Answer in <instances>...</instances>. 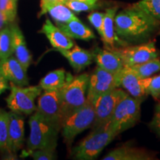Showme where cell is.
<instances>
[{
  "label": "cell",
  "instance_id": "cell-1",
  "mask_svg": "<svg viewBox=\"0 0 160 160\" xmlns=\"http://www.w3.org/2000/svg\"><path fill=\"white\" fill-rule=\"evenodd\" d=\"M160 28V22L133 4L117 13L116 34L122 43L145 42Z\"/></svg>",
  "mask_w": 160,
  "mask_h": 160
},
{
  "label": "cell",
  "instance_id": "cell-2",
  "mask_svg": "<svg viewBox=\"0 0 160 160\" xmlns=\"http://www.w3.org/2000/svg\"><path fill=\"white\" fill-rule=\"evenodd\" d=\"M119 134V132L111 125L110 121L105 125L93 128V131L72 150L73 159H96L106 146Z\"/></svg>",
  "mask_w": 160,
  "mask_h": 160
},
{
  "label": "cell",
  "instance_id": "cell-3",
  "mask_svg": "<svg viewBox=\"0 0 160 160\" xmlns=\"http://www.w3.org/2000/svg\"><path fill=\"white\" fill-rule=\"evenodd\" d=\"M29 125L31 133L27 142V151H24L25 155L37 149H56L58 133L61 130L57 125L50 122L37 111L30 118Z\"/></svg>",
  "mask_w": 160,
  "mask_h": 160
},
{
  "label": "cell",
  "instance_id": "cell-4",
  "mask_svg": "<svg viewBox=\"0 0 160 160\" xmlns=\"http://www.w3.org/2000/svg\"><path fill=\"white\" fill-rule=\"evenodd\" d=\"M89 78L87 73L77 76L59 90L61 94L62 124L66 118L85 103Z\"/></svg>",
  "mask_w": 160,
  "mask_h": 160
},
{
  "label": "cell",
  "instance_id": "cell-5",
  "mask_svg": "<svg viewBox=\"0 0 160 160\" xmlns=\"http://www.w3.org/2000/svg\"><path fill=\"white\" fill-rule=\"evenodd\" d=\"M94 119V104L87 99L81 108L66 118L62 124V133L65 141L71 143L78 134L92 127Z\"/></svg>",
  "mask_w": 160,
  "mask_h": 160
},
{
  "label": "cell",
  "instance_id": "cell-6",
  "mask_svg": "<svg viewBox=\"0 0 160 160\" xmlns=\"http://www.w3.org/2000/svg\"><path fill=\"white\" fill-rule=\"evenodd\" d=\"M11 93L5 99L8 108L15 113L30 115L37 110L35 99L42 93L39 85L21 87L11 83Z\"/></svg>",
  "mask_w": 160,
  "mask_h": 160
},
{
  "label": "cell",
  "instance_id": "cell-7",
  "mask_svg": "<svg viewBox=\"0 0 160 160\" xmlns=\"http://www.w3.org/2000/svg\"><path fill=\"white\" fill-rule=\"evenodd\" d=\"M144 99L128 95L119 103L110 120L119 133L131 128L139 121Z\"/></svg>",
  "mask_w": 160,
  "mask_h": 160
},
{
  "label": "cell",
  "instance_id": "cell-8",
  "mask_svg": "<svg viewBox=\"0 0 160 160\" xmlns=\"http://www.w3.org/2000/svg\"><path fill=\"white\" fill-rule=\"evenodd\" d=\"M128 95L125 91L117 88L99 96L94 103L95 119L92 128H95L108 122L119 103Z\"/></svg>",
  "mask_w": 160,
  "mask_h": 160
},
{
  "label": "cell",
  "instance_id": "cell-9",
  "mask_svg": "<svg viewBox=\"0 0 160 160\" xmlns=\"http://www.w3.org/2000/svg\"><path fill=\"white\" fill-rule=\"evenodd\" d=\"M119 73H110L97 66L89 78L87 99L94 104L99 96L119 88Z\"/></svg>",
  "mask_w": 160,
  "mask_h": 160
},
{
  "label": "cell",
  "instance_id": "cell-10",
  "mask_svg": "<svg viewBox=\"0 0 160 160\" xmlns=\"http://www.w3.org/2000/svg\"><path fill=\"white\" fill-rule=\"evenodd\" d=\"M115 51L122 59L124 65L127 67L144 63L157 58L159 56L153 41H150L140 45L118 48Z\"/></svg>",
  "mask_w": 160,
  "mask_h": 160
},
{
  "label": "cell",
  "instance_id": "cell-11",
  "mask_svg": "<svg viewBox=\"0 0 160 160\" xmlns=\"http://www.w3.org/2000/svg\"><path fill=\"white\" fill-rule=\"evenodd\" d=\"M36 111L61 129V94L59 90L45 91L39 98Z\"/></svg>",
  "mask_w": 160,
  "mask_h": 160
},
{
  "label": "cell",
  "instance_id": "cell-12",
  "mask_svg": "<svg viewBox=\"0 0 160 160\" xmlns=\"http://www.w3.org/2000/svg\"><path fill=\"white\" fill-rule=\"evenodd\" d=\"M0 72L8 81L18 86L28 85L27 71L14 57H11L0 61Z\"/></svg>",
  "mask_w": 160,
  "mask_h": 160
},
{
  "label": "cell",
  "instance_id": "cell-13",
  "mask_svg": "<svg viewBox=\"0 0 160 160\" xmlns=\"http://www.w3.org/2000/svg\"><path fill=\"white\" fill-rule=\"evenodd\" d=\"M8 114V153H16L23 146L25 122L19 113L11 111Z\"/></svg>",
  "mask_w": 160,
  "mask_h": 160
},
{
  "label": "cell",
  "instance_id": "cell-14",
  "mask_svg": "<svg viewBox=\"0 0 160 160\" xmlns=\"http://www.w3.org/2000/svg\"><path fill=\"white\" fill-rule=\"evenodd\" d=\"M119 87L125 88L133 97L145 98L147 96L143 79L140 78L131 67L125 66L119 73Z\"/></svg>",
  "mask_w": 160,
  "mask_h": 160
},
{
  "label": "cell",
  "instance_id": "cell-15",
  "mask_svg": "<svg viewBox=\"0 0 160 160\" xmlns=\"http://www.w3.org/2000/svg\"><path fill=\"white\" fill-rule=\"evenodd\" d=\"M103 160H153L154 155L145 149L124 145L112 150L102 158Z\"/></svg>",
  "mask_w": 160,
  "mask_h": 160
},
{
  "label": "cell",
  "instance_id": "cell-16",
  "mask_svg": "<svg viewBox=\"0 0 160 160\" xmlns=\"http://www.w3.org/2000/svg\"><path fill=\"white\" fill-rule=\"evenodd\" d=\"M55 51L59 52L68 60L70 65L76 72H80L91 65L94 59L93 51L82 49L78 45H75L73 48L62 49L57 48Z\"/></svg>",
  "mask_w": 160,
  "mask_h": 160
},
{
  "label": "cell",
  "instance_id": "cell-17",
  "mask_svg": "<svg viewBox=\"0 0 160 160\" xmlns=\"http://www.w3.org/2000/svg\"><path fill=\"white\" fill-rule=\"evenodd\" d=\"M93 52L97 66L106 71L118 73L125 67L122 59L115 50L97 48Z\"/></svg>",
  "mask_w": 160,
  "mask_h": 160
},
{
  "label": "cell",
  "instance_id": "cell-18",
  "mask_svg": "<svg viewBox=\"0 0 160 160\" xmlns=\"http://www.w3.org/2000/svg\"><path fill=\"white\" fill-rule=\"evenodd\" d=\"M39 32L46 36L50 43L55 49H71L74 45V42L71 38L68 37L57 26L53 25L49 19H46Z\"/></svg>",
  "mask_w": 160,
  "mask_h": 160
},
{
  "label": "cell",
  "instance_id": "cell-19",
  "mask_svg": "<svg viewBox=\"0 0 160 160\" xmlns=\"http://www.w3.org/2000/svg\"><path fill=\"white\" fill-rule=\"evenodd\" d=\"M117 6L106 9L104 17L102 35L101 37L105 49L111 51L117 48L116 47V42L122 43L116 34L114 28V18L117 14Z\"/></svg>",
  "mask_w": 160,
  "mask_h": 160
},
{
  "label": "cell",
  "instance_id": "cell-20",
  "mask_svg": "<svg viewBox=\"0 0 160 160\" xmlns=\"http://www.w3.org/2000/svg\"><path fill=\"white\" fill-rule=\"evenodd\" d=\"M10 28L13 35V53H15V57L27 71L32 62V57L26 45L25 37L17 25L13 24L10 25Z\"/></svg>",
  "mask_w": 160,
  "mask_h": 160
},
{
  "label": "cell",
  "instance_id": "cell-21",
  "mask_svg": "<svg viewBox=\"0 0 160 160\" xmlns=\"http://www.w3.org/2000/svg\"><path fill=\"white\" fill-rule=\"evenodd\" d=\"M57 25L71 39L89 41L96 38L92 30L82 22L79 19L72 20L67 23H57Z\"/></svg>",
  "mask_w": 160,
  "mask_h": 160
},
{
  "label": "cell",
  "instance_id": "cell-22",
  "mask_svg": "<svg viewBox=\"0 0 160 160\" xmlns=\"http://www.w3.org/2000/svg\"><path fill=\"white\" fill-rule=\"evenodd\" d=\"M73 79L70 73L64 69H57L50 72L40 80L39 86L45 91H57Z\"/></svg>",
  "mask_w": 160,
  "mask_h": 160
},
{
  "label": "cell",
  "instance_id": "cell-23",
  "mask_svg": "<svg viewBox=\"0 0 160 160\" xmlns=\"http://www.w3.org/2000/svg\"><path fill=\"white\" fill-rule=\"evenodd\" d=\"M48 13L56 23H67L72 20L79 19L65 4H51L41 8L39 17Z\"/></svg>",
  "mask_w": 160,
  "mask_h": 160
},
{
  "label": "cell",
  "instance_id": "cell-24",
  "mask_svg": "<svg viewBox=\"0 0 160 160\" xmlns=\"http://www.w3.org/2000/svg\"><path fill=\"white\" fill-rule=\"evenodd\" d=\"M13 53V35L10 26L0 30V61Z\"/></svg>",
  "mask_w": 160,
  "mask_h": 160
},
{
  "label": "cell",
  "instance_id": "cell-25",
  "mask_svg": "<svg viewBox=\"0 0 160 160\" xmlns=\"http://www.w3.org/2000/svg\"><path fill=\"white\" fill-rule=\"evenodd\" d=\"M131 68L140 79H145L160 71V59L157 57Z\"/></svg>",
  "mask_w": 160,
  "mask_h": 160
},
{
  "label": "cell",
  "instance_id": "cell-26",
  "mask_svg": "<svg viewBox=\"0 0 160 160\" xmlns=\"http://www.w3.org/2000/svg\"><path fill=\"white\" fill-rule=\"evenodd\" d=\"M9 114L5 110L0 109V151L8 153Z\"/></svg>",
  "mask_w": 160,
  "mask_h": 160
},
{
  "label": "cell",
  "instance_id": "cell-27",
  "mask_svg": "<svg viewBox=\"0 0 160 160\" xmlns=\"http://www.w3.org/2000/svg\"><path fill=\"white\" fill-rule=\"evenodd\" d=\"M133 5L160 22V0H140Z\"/></svg>",
  "mask_w": 160,
  "mask_h": 160
},
{
  "label": "cell",
  "instance_id": "cell-28",
  "mask_svg": "<svg viewBox=\"0 0 160 160\" xmlns=\"http://www.w3.org/2000/svg\"><path fill=\"white\" fill-rule=\"evenodd\" d=\"M143 81L147 94L151 95L155 99L160 100V73L143 79Z\"/></svg>",
  "mask_w": 160,
  "mask_h": 160
},
{
  "label": "cell",
  "instance_id": "cell-29",
  "mask_svg": "<svg viewBox=\"0 0 160 160\" xmlns=\"http://www.w3.org/2000/svg\"><path fill=\"white\" fill-rule=\"evenodd\" d=\"M65 5L68 6L71 11L80 13L82 11H92L99 8L100 6L99 2L90 3L86 2L77 1V0H68Z\"/></svg>",
  "mask_w": 160,
  "mask_h": 160
},
{
  "label": "cell",
  "instance_id": "cell-30",
  "mask_svg": "<svg viewBox=\"0 0 160 160\" xmlns=\"http://www.w3.org/2000/svg\"><path fill=\"white\" fill-rule=\"evenodd\" d=\"M17 0H0V11L7 17L9 22L14 21L17 16Z\"/></svg>",
  "mask_w": 160,
  "mask_h": 160
},
{
  "label": "cell",
  "instance_id": "cell-31",
  "mask_svg": "<svg viewBox=\"0 0 160 160\" xmlns=\"http://www.w3.org/2000/svg\"><path fill=\"white\" fill-rule=\"evenodd\" d=\"M27 156H30L35 160H53L57 159L56 149L53 148L37 149L27 153L25 157Z\"/></svg>",
  "mask_w": 160,
  "mask_h": 160
},
{
  "label": "cell",
  "instance_id": "cell-32",
  "mask_svg": "<svg viewBox=\"0 0 160 160\" xmlns=\"http://www.w3.org/2000/svg\"><path fill=\"white\" fill-rule=\"evenodd\" d=\"M104 17H105V13H100V12H93L88 17L90 22L95 28L100 37L102 35Z\"/></svg>",
  "mask_w": 160,
  "mask_h": 160
},
{
  "label": "cell",
  "instance_id": "cell-33",
  "mask_svg": "<svg viewBox=\"0 0 160 160\" xmlns=\"http://www.w3.org/2000/svg\"><path fill=\"white\" fill-rule=\"evenodd\" d=\"M150 127L160 137V102L155 108V112Z\"/></svg>",
  "mask_w": 160,
  "mask_h": 160
},
{
  "label": "cell",
  "instance_id": "cell-34",
  "mask_svg": "<svg viewBox=\"0 0 160 160\" xmlns=\"http://www.w3.org/2000/svg\"><path fill=\"white\" fill-rule=\"evenodd\" d=\"M9 88L8 80L3 77L2 74L0 72V95L3 93L4 91Z\"/></svg>",
  "mask_w": 160,
  "mask_h": 160
},
{
  "label": "cell",
  "instance_id": "cell-35",
  "mask_svg": "<svg viewBox=\"0 0 160 160\" xmlns=\"http://www.w3.org/2000/svg\"><path fill=\"white\" fill-rule=\"evenodd\" d=\"M68 0H41L40 2V8L43 7L47 5H51V4H65Z\"/></svg>",
  "mask_w": 160,
  "mask_h": 160
},
{
  "label": "cell",
  "instance_id": "cell-36",
  "mask_svg": "<svg viewBox=\"0 0 160 160\" xmlns=\"http://www.w3.org/2000/svg\"><path fill=\"white\" fill-rule=\"evenodd\" d=\"M8 22H9L8 20L7 17H5L2 12L0 11V30L4 28Z\"/></svg>",
  "mask_w": 160,
  "mask_h": 160
},
{
  "label": "cell",
  "instance_id": "cell-37",
  "mask_svg": "<svg viewBox=\"0 0 160 160\" xmlns=\"http://www.w3.org/2000/svg\"><path fill=\"white\" fill-rule=\"evenodd\" d=\"M77 1L86 2H90V3H98L99 2L100 0H77Z\"/></svg>",
  "mask_w": 160,
  "mask_h": 160
},
{
  "label": "cell",
  "instance_id": "cell-38",
  "mask_svg": "<svg viewBox=\"0 0 160 160\" xmlns=\"http://www.w3.org/2000/svg\"><path fill=\"white\" fill-rule=\"evenodd\" d=\"M158 34L160 35V31H159V33H158Z\"/></svg>",
  "mask_w": 160,
  "mask_h": 160
}]
</instances>
